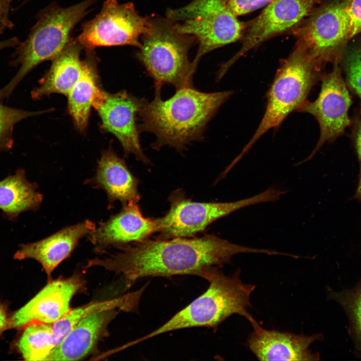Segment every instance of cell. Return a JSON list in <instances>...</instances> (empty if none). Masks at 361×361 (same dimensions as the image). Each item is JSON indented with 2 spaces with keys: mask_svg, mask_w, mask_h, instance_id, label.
Wrapping results in <instances>:
<instances>
[{
  "mask_svg": "<svg viewBox=\"0 0 361 361\" xmlns=\"http://www.w3.org/2000/svg\"><path fill=\"white\" fill-rule=\"evenodd\" d=\"M29 1H31V0H29Z\"/></svg>",
  "mask_w": 361,
  "mask_h": 361,
  "instance_id": "836d02e7",
  "label": "cell"
},
{
  "mask_svg": "<svg viewBox=\"0 0 361 361\" xmlns=\"http://www.w3.org/2000/svg\"><path fill=\"white\" fill-rule=\"evenodd\" d=\"M239 270L231 275L220 268L211 272L205 278L209 283L207 290L182 309L164 324L133 344L171 331L194 327H216L232 315L255 321L247 309L251 306L250 296L255 286L243 283Z\"/></svg>",
  "mask_w": 361,
  "mask_h": 361,
  "instance_id": "277c9868",
  "label": "cell"
},
{
  "mask_svg": "<svg viewBox=\"0 0 361 361\" xmlns=\"http://www.w3.org/2000/svg\"><path fill=\"white\" fill-rule=\"evenodd\" d=\"M282 195L280 189L270 187L254 196L229 202H195L186 197L182 190L169 197L170 208L158 218L157 232L161 239L191 238L204 230L214 221L243 208L258 204L275 202Z\"/></svg>",
  "mask_w": 361,
  "mask_h": 361,
  "instance_id": "ba28073f",
  "label": "cell"
},
{
  "mask_svg": "<svg viewBox=\"0 0 361 361\" xmlns=\"http://www.w3.org/2000/svg\"><path fill=\"white\" fill-rule=\"evenodd\" d=\"M297 36V44L321 68L327 62L338 63L341 49L349 39L343 4H329L311 13Z\"/></svg>",
  "mask_w": 361,
  "mask_h": 361,
  "instance_id": "8fae6325",
  "label": "cell"
},
{
  "mask_svg": "<svg viewBox=\"0 0 361 361\" xmlns=\"http://www.w3.org/2000/svg\"><path fill=\"white\" fill-rule=\"evenodd\" d=\"M253 332L247 340L249 349L260 360H316L317 353L309 349L312 343L320 338L267 330L256 322L252 324Z\"/></svg>",
  "mask_w": 361,
  "mask_h": 361,
  "instance_id": "2e32d148",
  "label": "cell"
},
{
  "mask_svg": "<svg viewBox=\"0 0 361 361\" xmlns=\"http://www.w3.org/2000/svg\"><path fill=\"white\" fill-rule=\"evenodd\" d=\"M87 183L106 193L108 206L115 201L123 206L140 199L139 180L130 171L124 160L111 148L104 150L98 160L96 172Z\"/></svg>",
  "mask_w": 361,
  "mask_h": 361,
  "instance_id": "ac0fdd59",
  "label": "cell"
},
{
  "mask_svg": "<svg viewBox=\"0 0 361 361\" xmlns=\"http://www.w3.org/2000/svg\"><path fill=\"white\" fill-rule=\"evenodd\" d=\"M321 68L297 44L281 61L267 92V102L261 121L254 135L232 161L235 165L254 143L268 130L279 127L287 116L306 100L313 87L321 78Z\"/></svg>",
  "mask_w": 361,
  "mask_h": 361,
  "instance_id": "5b68a950",
  "label": "cell"
},
{
  "mask_svg": "<svg viewBox=\"0 0 361 361\" xmlns=\"http://www.w3.org/2000/svg\"><path fill=\"white\" fill-rule=\"evenodd\" d=\"M149 17H142L131 2L105 0L100 12L82 25L76 38L86 51L100 47L131 46L140 48Z\"/></svg>",
  "mask_w": 361,
  "mask_h": 361,
  "instance_id": "9c48e42d",
  "label": "cell"
},
{
  "mask_svg": "<svg viewBox=\"0 0 361 361\" xmlns=\"http://www.w3.org/2000/svg\"><path fill=\"white\" fill-rule=\"evenodd\" d=\"M166 15L178 32L195 37L199 44L192 62L193 76L204 55L242 39L246 26L225 0H194L184 7L168 9Z\"/></svg>",
  "mask_w": 361,
  "mask_h": 361,
  "instance_id": "52a82bcc",
  "label": "cell"
},
{
  "mask_svg": "<svg viewBox=\"0 0 361 361\" xmlns=\"http://www.w3.org/2000/svg\"><path fill=\"white\" fill-rule=\"evenodd\" d=\"M321 0H272L262 12L246 25L240 50L223 64L217 79H221L233 64L247 52L274 36L297 26Z\"/></svg>",
  "mask_w": 361,
  "mask_h": 361,
  "instance_id": "7c38bea8",
  "label": "cell"
},
{
  "mask_svg": "<svg viewBox=\"0 0 361 361\" xmlns=\"http://www.w3.org/2000/svg\"><path fill=\"white\" fill-rule=\"evenodd\" d=\"M347 74L349 85L361 98V50L353 52L349 57Z\"/></svg>",
  "mask_w": 361,
  "mask_h": 361,
  "instance_id": "484cf974",
  "label": "cell"
},
{
  "mask_svg": "<svg viewBox=\"0 0 361 361\" xmlns=\"http://www.w3.org/2000/svg\"><path fill=\"white\" fill-rule=\"evenodd\" d=\"M10 328V318L6 309L0 302V335L7 329Z\"/></svg>",
  "mask_w": 361,
  "mask_h": 361,
  "instance_id": "1f68e13d",
  "label": "cell"
},
{
  "mask_svg": "<svg viewBox=\"0 0 361 361\" xmlns=\"http://www.w3.org/2000/svg\"><path fill=\"white\" fill-rule=\"evenodd\" d=\"M233 94L230 90L207 93L188 87L163 100L161 89H155L153 100L146 101L138 113L139 131L154 135L153 149L168 146L182 152L192 142L203 139L209 122Z\"/></svg>",
  "mask_w": 361,
  "mask_h": 361,
  "instance_id": "7a4b0ae2",
  "label": "cell"
},
{
  "mask_svg": "<svg viewBox=\"0 0 361 361\" xmlns=\"http://www.w3.org/2000/svg\"><path fill=\"white\" fill-rule=\"evenodd\" d=\"M13 0H0V35L11 30L14 24L10 18V10Z\"/></svg>",
  "mask_w": 361,
  "mask_h": 361,
  "instance_id": "f1b7e54d",
  "label": "cell"
},
{
  "mask_svg": "<svg viewBox=\"0 0 361 361\" xmlns=\"http://www.w3.org/2000/svg\"><path fill=\"white\" fill-rule=\"evenodd\" d=\"M353 311L357 327L361 335V290L354 298Z\"/></svg>",
  "mask_w": 361,
  "mask_h": 361,
  "instance_id": "f546056e",
  "label": "cell"
},
{
  "mask_svg": "<svg viewBox=\"0 0 361 361\" xmlns=\"http://www.w3.org/2000/svg\"><path fill=\"white\" fill-rule=\"evenodd\" d=\"M119 251L89 260L86 268L100 267L122 275L129 287L146 277L194 275L205 278L242 253L269 254L268 249L231 243L214 234L198 238L146 239L118 247Z\"/></svg>",
  "mask_w": 361,
  "mask_h": 361,
  "instance_id": "6da1fadb",
  "label": "cell"
},
{
  "mask_svg": "<svg viewBox=\"0 0 361 361\" xmlns=\"http://www.w3.org/2000/svg\"><path fill=\"white\" fill-rule=\"evenodd\" d=\"M84 287L78 274L49 281L10 318V328L23 329L34 322L53 324L71 310L72 299Z\"/></svg>",
  "mask_w": 361,
  "mask_h": 361,
  "instance_id": "5bb4252c",
  "label": "cell"
},
{
  "mask_svg": "<svg viewBox=\"0 0 361 361\" xmlns=\"http://www.w3.org/2000/svg\"><path fill=\"white\" fill-rule=\"evenodd\" d=\"M321 89L313 101L307 100L296 109L311 114L320 128V136L314 149L301 164L311 159L322 146L341 135L350 124L348 111L351 99L338 63L328 73L321 76Z\"/></svg>",
  "mask_w": 361,
  "mask_h": 361,
  "instance_id": "30bf717a",
  "label": "cell"
},
{
  "mask_svg": "<svg viewBox=\"0 0 361 361\" xmlns=\"http://www.w3.org/2000/svg\"><path fill=\"white\" fill-rule=\"evenodd\" d=\"M117 309L95 311L81 319L54 349L49 360H78L91 353Z\"/></svg>",
  "mask_w": 361,
  "mask_h": 361,
  "instance_id": "d6986e66",
  "label": "cell"
},
{
  "mask_svg": "<svg viewBox=\"0 0 361 361\" xmlns=\"http://www.w3.org/2000/svg\"><path fill=\"white\" fill-rule=\"evenodd\" d=\"M147 285L145 284L137 291L125 294L123 296L111 299L93 301L88 304L72 309L64 316L52 324L54 338L56 346L82 318L92 312L118 309L124 311L135 310L142 292Z\"/></svg>",
  "mask_w": 361,
  "mask_h": 361,
  "instance_id": "603a6c76",
  "label": "cell"
},
{
  "mask_svg": "<svg viewBox=\"0 0 361 361\" xmlns=\"http://www.w3.org/2000/svg\"><path fill=\"white\" fill-rule=\"evenodd\" d=\"M141 39L136 57L154 81L155 89L164 84L176 90L193 87L188 54L197 41L195 37L178 32L166 17H152Z\"/></svg>",
  "mask_w": 361,
  "mask_h": 361,
  "instance_id": "8992f818",
  "label": "cell"
},
{
  "mask_svg": "<svg viewBox=\"0 0 361 361\" xmlns=\"http://www.w3.org/2000/svg\"><path fill=\"white\" fill-rule=\"evenodd\" d=\"M52 324L34 322L24 328L18 348L25 360H49L54 349Z\"/></svg>",
  "mask_w": 361,
  "mask_h": 361,
  "instance_id": "cb8c5ba5",
  "label": "cell"
},
{
  "mask_svg": "<svg viewBox=\"0 0 361 361\" xmlns=\"http://www.w3.org/2000/svg\"><path fill=\"white\" fill-rule=\"evenodd\" d=\"M20 43V41L17 37H11L6 40L0 41V51L7 48H15Z\"/></svg>",
  "mask_w": 361,
  "mask_h": 361,
  "instance_id": "d6a6232c",
  "label": "cell"
},
{
  "mask_svg": "<svg viewBox=\"0 0 361 361\" xmlns=\"http://www.w3.org/2000/svg\"><path fill=\"white\" fill-rule=\"evenodd\" d=\"M356 148L357 150V153L360 159L361 164V120L360 121L357 131L356 133ZM357 195L361 199V171L359 181L358 183L357 189Z\"/></svg>",
  "mask_w": 361,
  "mask_h": 361,
  "instance_id": "4dcf8cb0",
  "label": "cell"
},
{
  "mask_svg": "<svg viewBox=\"0 0 361 361\" xmlns=\"http://www.w3.org/2000/svg\"><path fill=\"white\" fill-rule=\"evenodd\" d=\"M95 0H84L62 8L53 3L37 15V22L27 39L15 48L10 65L19 67L10 81L0 89V100L8 98L19 84L34 68L52 60L65 48L74 27L89 13Z\"/></svg>",
  "mask_w": 361,
  "mask_h": 361,
  "instance_id": "3957f363",
  "label": "cell"
},
{
  "mask_svg": "<svg viewBox=\"0 0 361 361\" xmlns=\"http://www.w3.org/2000/svg\"><path fill=\"white\" fill-rule=\"evenodd\" d=\"M157 230V219L144 217L137 203L130 202L107 221L99 222L88 239L96 252H103L109 247L142 241Z\"/></svg>",
  "mask_w": 361,
  "mask_h": 361,
  "instance_id": "9a60e30c",
  "label": "cell"
},
{
  "mask_svg": "<svg viewBox=\"0 0 361 361\" xmlns=\"http://www.w3.org/2000/svg\"><path fill=\"white\" fill-rule=\"evenodd\" d=\"M146 101L125 91L111 94L100 89L92 107L98 112L103 128L118 139L125 154H133L147 164L149 160L142 151L136 124V116Z\"/></svg>",
  "mask_w": 361,
  "mask_h": 361,
  "instance_id": "4fadbf2b",
  "label": "cell"
},
{
  "mask_svg": "<svg viewBox=\"0 0 361 361\" xmlns=\"http://www.w3.org/2000/svg\"><path fill=\"white\" fill-rule=\"evenodd\" d=\"M86 53L82 73L67 96L69 113L76 128L82 132L87 128L93 100L100 89L97 57L94 50Z\"/></svg>",
  "mask_w": 361,
  "mask_h": 361,
  "instance_id": "44dd1931",
  "label": "cell"
},
{
  "mask_svg": "<svg viewBox=\"0 0 361 361\" xmlns=\"http://www.w3.org/2000/svg\"><path fill=\"white\" fill-rule=\"evenodd\" d=\"M23 169L0 181V209L4 217L16 221L19 215L28 211H36L43 201L37 185L30 182Z\"/></svg>",
  "mask_w": 361,
  "mask_h": 361,
  "instance_id": "7402d4cb",
  "label": "cell"
},
{
  "mask_svg": "<svg viewBox=\"0 0 361 361\" xmlns=\"http://www.w3.org/2000/svg\"><path fill=\"white\" fill-rule=\"evenodd\" d=\"M0 100V152L12 149L14 144V130L17 123L28 117L47 111H30L8 106Z\"/></svg>",
  "mask_w": 361,
  "mask_h": 361,
  "instance_id": "d4e9b609",
  "label": "cell"
},
{
  "mask_svg": "<svg viewBox=\"0 0 361 361\" xmlns=\"http://www.w3.org/2000/svg\"><path fill=\"white\" fill-rule=\"evenodd\" d=\"M343 6L348 21L350 39L361 33V0H347Z\"/></svg>",
  "mask_w": 361,
  "mask_h": 361,
  "instance_id": "4316f807",
  "label": "cell"
},
{
  "mask_svg": "<svg viewBox=\"0 0 361 361\" xmlns=\"http://www.w3.org/2000/svg\"><path fill=\"white\" fill-rule=\"evenodd\" d=\"M96 227L89 220L67 226L43 239L21 245L14 258L37 261L50 278L55 268L71 255L80 240Z\"/></svg>",
  "mask_w": 361,
  "mask_h": 361,
  "instance_id": "e0dca14e",
  "label": "cell"
},
{
  "mask_svg": "<svg viewBox=\"0 0 361 361\" xmlns=\"http://www.w3.org/2000/svg\"><path fill=\"white\" fill-rule=\"evenodd\" d=\"M227 8L237 17L266 6L272 0H225Z\"/></svg>",
  "mask_w": 361,
  "mask_h": 361,
  "instance_id": "83f0119b",
  "label": "cell"
},
{
  "mask_svg": "<svg viewBox=\"0 0 361 361\" xmlns=\"http://www.w3.org/2000/svg\"><path fill=\"white\" fill-rule=\"evenodd\" d=\"M83 49L76 39H71L64 50L52 60L49 70L32 91V98L40 99L52 93L67 96L83 72L84 60L80 58Z\"/></svg>",
  "mask_w": 361,
  "mask_h": 361,
  "instance_id": "ffe728a7",
  "label": "cell"
}]
</instances>
